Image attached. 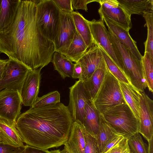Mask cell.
Instances as JSON below:
<instances>
[{"label": "cell", "instance_id": "30bf717a", "mask_svg": "<svg viewBox=\"0 0 153 153\" xmlns=\"http://www.w3.org/2000/svg\"><path fill=\"white\" fill-rule=\"evenodd\" d=\"M69 89V103L67 106L73 122L79 121L82 124L85 106L91 99L81 81H76Z\"/></svg>", "mask_w": 153, "mask_h": 153}, {"label": "cell", "instance_id": "f1b7e54d", "mask_svg": "<svg viewBox=\"0 0 153 153\" xmlns=\"http://www.w3.org/2000/svg\"><path fill=\"white\" fill-rule=\"evenodd\" d=\"M99 47L102 53L107 68L109 71L119 81L131 84L123 72L117 66L103 50L99 46Z\"/></svg>", "mask_w": 153, "mask_h": 153}, {"label": "cell", "instance_id": "7bdbcfd3", "mask_svg": "<svg viewBox=\"0 0 153 153\" xmlns=\"http://www.w3.org/2000/svg\"><path fill=\"white\" fill-rule=\"evenodd\" d=\"M60 152L59 149L49 151V153H60Z\"/></svg>", "mask_w": 153, "mask_h": 153}, {"label": "cell", "instance_id": "e0dca14e", "mask_svg": "<svg viewBox=\"0 0 153 153\" xmlns=\"http://www.w3.org/2000/svg\"><path fill=\"white\" fill-rule=\"evenodd\" d=\"M83 125L79 121L74 122L64 148L70 153H84L85 141Z\"/></svg>", "mask_w": 153, "mask_h": 153}, {"label": "cell", "instance_id": "f6af8a7d", "mask_svg": "<svg viewBox=\"0 0 153 153\" xmlns=\"http://www.w3.org/2000/svg\"><path fill=\"white\" fill-rule=\"evenodd\" d=\"M2 142H3L2 141V140H1V138H0V143H2Z\"/></svg>", "mask_w": 153, "mask_h": 153}, {"label": "cell", "instance_id": "4dcf8cb0", "mask_svg": "<svg viewBox=\"0 0 153 153\" xmlns=\"http://www.w3.org/2000/svg\"><path fill=\"white\" fill-rule=\"evenodd\" d=\"M128 143L132 153H148V146L144 143L139 133L129 138Z\"/></svg>", "mask_w": 153, "mask_h": 153}, {"label": "cell", "instance_id": "9a60e30c", "mask_svg": "<svg viewBox=\"0 0 153 153\" xmlns=\"http://www.w3.org/2000/svg\"><path fill=\"white\" fill-rule=\"evenodd\" d=\"M41 68L32 70L28 74L20 94L22 104L31 107L38 98L41 82Z\"/></svg>", "mask_w": 153, "mask_h": 153}, {"label": "cell", "instance_id": "52a82bcc", "mask_svg": "<svg viewBox=\"0 0 153 153\" xmlns=\"http://www.w3.org/2000/svg\"><path fill=\"white\" fill-rule=\"evenodd\" d=\"M88 23L94 43L101 47L123 71L121 57L104 22L100 20L93 19L91 21L88 20Z\"/></svg>", "mask_w": 153, "mask_h": 153}, {"label": "cell", "instance_id": "74e56055", "mask_svg": "<svg viewBox=\"0 0 153 153\" xmlns=\"http://www.w3.org/2000/svg\"><path fill=\"white\" fill-rule=\"evenodd\" d=\"M125 137L123 135L120 133L114 135L106 143L102 153H105Z\"/></svg>", "mask_w": 153, "mask_h": 153}, {"label": "cell", "instance_id": "8992f818", "mask_svg": "<svg viewBox=\"0 0 153 153\" xmlns=\"http://www.w3.org/2000/svg\"><path fill=\"white\" fill-rule=\"evenodd\" d=\"M108 32L113 42L121 57L123 71L131 84L140 92L147 87L144 78L141 61L138 60L119 41L110 30Z\"/></svg>", "mask_w": 153, "mask_h": 153}, {"label": "cell", "instance_id": "4316f807", "mask_svg": "<svg viewBox=\"0 0 153 153\" xmlns=\"http://www.w3.org/2000/svg\"><path fill=\"white\" fill-rule=\"evenodd\" d=\"M119 133L105 120L102 114H100V127L95 136L100 153H102L107 141L114 135Z\"/></svg>", "mask_w": 153, "mask_h": 153}, {"label": "cell", "instance_id": "2e32d148", "mask_svg": "<svg viewBox=\"0 0 153 153\" xmlns=\"http://www.w3.org/2000/svg\"><path fill=\"white\" fill-rule=\"evenodd\" d=\"M100 15V20L105 23L108 30L113 33L120 43L138 60L141 61L143 56L138 49L136 42L131 36L129 33V30L116 23L105 16Z\"/></svg>", "mask_w": 153, "mask_h": 153}, {"label": "cell", "instance_id": "4fadbf2b", "mask_svg": "<svg viewBox=\"0 0 153 153\" xmlns=\"http://www.w3.org/2000/svg\"><path fill=\"white\" fill-rule=\"evenodd\" d=\"M76 31L71 13L61 11L59 32L58 38L54 43L55 52L65 56Z\"/></svg>", "mask_w": 153, "mask_h": 153}, {"label": "cell", "instance_id": "ac0fdd59", "mask_svg": "<svg viewBox=\"0 0 153 153\" xmlns=\"http://www.w3.org/2000/svg\"><path fill=\"white\" fill-rule=\"evenodd\" d=\"M21 0H0V33L13 22Z\"/></svg>", "mask_w": 153, "mask_h": 153}, {"label": "cell", "instance_id": "8d00e7d4", "mask_svg": "<svg viewBox=\"0 0 153 153\" xmlns=\"http://www.w3.org/2000/svg\"><path fill=\"white\" fill-rule=\"evenodd\" d=\"M96 0H71L72 7L73 10L82 9L87 11V5Z\"/></svg>", "mask_w": 153, "mask_h": 153}, {"label": "cell", "instance_id": "b9f144b4", "mask_svg": "<svg viewBox=\"0 0 153 153\" xmlns=\"http://www.w3.org/2000/svg\"><path fill=\"white\" fill-rule=\"evenodd\" d=\"M148 153H153V137L149 141Z\"/></svg>", "mask_w": 153, "mask_h": 153}, {"label": "cell", "instance_id": "6da1fadb", "mask_svg": "<svg viewBox=\"0 0 153 153\" xmlns=\"http://www.w3.org/2000/svg\"><path fill=\"white\" fill-rule=\"evenodd\" d=\"M36 0H21L12 23L0 33V52L32 70L51 62L54 43L44 36L36 24Z\"/></svg>", "mask_w": 153, "mask_h": 153}, {"label": "cell", "instance_id": "ab89813d", "mask_svg": "<svg viewBox=\"0 0 153 153\" xmlns=\"http://www.w3.org/2000/svg\"><path fill=\"white\" fill-rule=\"evenodd\" d=\"M82 73V69L80 65L77 62L74 64L71 77L74 79L80 78Z\"/></svg>", "mask_w": 153, "mask_h": 153}, {"label": "cell", "instance_id": "f35d334b", "mask_svg": "<svg viewBox=\"0 0 153 153\" xmlns=\"http://www.w3.org/2000/svg\"><path fill=\"white\" fill-rule=\"evenodd\" d=\"M48 150H44L33 146L25 145L23 150L20 153H49Z\"/></svg>", "mask_w": 153, "mask_h": 153}, {"label": "cell", "instance_id": "7c38bea8", "mask_svg": "<svg viewBox=\"0 0 153 153\" xmlns=\"http://www.w3.org/2000/svg\"><path fill=\"white\" fill-rule=\"evenodd\" d=\"M139 94V133L148 141L153 137V101L144 91Z\"/></svg>", "mask_w": 153, "mask_h": 153}, {"label": "cell", "instance_id": "ee69618b", "mask_svg": "<svg viewBox=\"0 0 153 153\" xmlns=\"http://www.w3.org/2000/svg\"><path fill=\"white\" fill-rule=\"evenodd\" d=\"M60 153H70L65 148L60 151Z\"/></svg>", "mask_w": 153, "mask_h": 153}, {"label": "cell", "instance_id": "836d02e7", "mask_svg": "<svg viewBox=\"0 0 153 153\" xmlns=\"http://www.w3.org/2000/svg\"><path fill=\"white\" fill-rule=\"evenodd\" d=\"M128 140L125 137L104 153H132L128 145Z\"/></svg>", "mask_w": 153, "mask_h": 153}, {"label": "cell", "instance_id": "44dd1931", "mask_svg": "<svg viewBox=\"0 0 153 153\" xmlns=\"http://www.w3.org/2000/svg\"><path fill=\"white\" fill-rule=\"evenodd\" d=\"M108 70L104 60L101 65L96 70L89 78L82 81L85 88L92 101L99 89Z\"/></svg>", "mask_w": 153, "mask_h": 153}, {"label": "cell", "instance_id": "1f68e13d", "mask_svg": "<svg viewBox=\"0 0 153 153\" xmlns=\"http://www.w3.org/2000/svg\"><path fill=\"white\" fill-rule=\"evenodd\" d=\"M60 96L57 91L50 92L37 100L31 107L45 106L60 102Z\"/></svg>", "mask_w": 153, "mask_h": 153}, {"label": "cell", "instance_id": "484cf974", "mask_svg": "<svg viewBox=\"0 0 153 153\" xmlns=\"http://www.w3.org/2000/svg\"><path fill=\"white\" fill-rule=\"evenodd\" d=\"M88 48L76 30L65 56L72 62H77Z\"/></svg>", "mask_w": 153, "mask_h": 153}, {"label": "cell", "instance_id": "f546056e", "mask_svg": "<svg viewBox=\"0 0 153 153\" xmlns=\"http://www.w3.org/2000/svg\"><path fill=\"white\" fill-rule=\"evenodd\" d=\"M143 16L146 22L147 29V39L144 42L145 52L149 53L153 59V13H145Z\"/></svg>", "mask_w": 153, "mask_h": 153}, {"label": "cell", "instance_id": "d590c367", "mask_svg": "<svg viewBox=\"0 0 153 153\" xmlns=\"http://www.w3.org/2000/svg\"><path fill=\"white\" fill-rule=\"evenodd\" d=\"M25 147L14 146L2 142L0 143V153H20Z\"/></svg>", "mask_w": 153, "mask_h": 153}, {"label": "cell", "instance_id": "d6a6232c", "mask_svg": "<svg viewBox=\"0 0 153 153\" xmlns=\"http://www.w3.org/2000/svg\"><path fill=\"white\" fill-rule=\"evenodd\" d=\"M83 130L85 141L84 153H100L95 136L87 131L83 126Z\"/></svg>", "mask_w": 153, "mask_h": 153}, {"label": "cell", "instance_id": "603a6c76", "mask_svg": "<svg viewBox=\"0 0 153 153\" xmlns=\"http://www.w3.org/2000/svg\"><path fill=\"white\" fill-rule=\"evenodd\" d=\"M119 83L126 102L129 107L136 117L139 120V91L130 83L120 81Z\"/></svg>", "mask_w": 153, "mask_h": 153}, {"label": "cell", "instance_id": "5bb4252c", "mask_svg": "<svg viewBox=\"0 0 153 153\" xmlns=\"http://www.w3.org/2000/svg\"><path fill=\"white\" fill-rule=\"evenodd\" d=\"M104 62L99 48L95 44L88 49L77 62L82 69L81 75L79 80L83 81L88 79Z\"/></svg>", "mask_w": 153, "mask_h": 153}, {"label": "cell", "instance_id": "60d3db41", "mask_svg": "<svg viewBox=\"0 0 153 153\" xmlns=\"http://www.w3.org/2000/svg\"><path fill=\"white\" fill-rule=\"evenodd\" d=\"M8 59H0V81L4 74L5 67Z\"/></svg>", "mask_w": 153, "mask_h": 153}, {"label": "cell", "instance_id": "ba28073f", "mask_svg": "<svg viewBox=\"0 0 153 153\" xmlns=\"http://www.w3.org/2000/svg\"><path fill=\"white\" fill-rule=\"evenodd\" d=\"M32 70L20 62L9 59L0 81V91L7 89L17 91L20 93L26 78Z\"/></svg>", "mask_w": 153, "mask_h": 153}, {"label": "cell", "instance_id": "5b68a950", "mask_svg": "<svg viewBox=\"0 0 153 153\" xmlns=\"http://www.w3.org/2000/svg\"><path fill=\"white\" fill-rule=\"evenodd\" d=\"M93 102L101 114L114 106L126 102L119 81L108 69Z\"/></svg>", "mask_w": 153, "mask_h": 153}, {"label": "cell", "instance_id": "83f0119b", "mask_svg": "<svg viewBox=\"0 0 153 153\" xmlns=\"http://www.w3.org/2000/svg\"><path fill=\"white\" fill-rule=\"evenodd\" d=\"M141 62L144 78L147 87L151 92L153 91V59L149 53L145 52Z\"/></svg>", "mask_w": 153, "mask_h": 153}, {"label": "cell", "instance_id": "d6986e66", "mask_svg": "<svg viewBox=\"0 0 153 153\" xmlns=\"http://www.w3.org/2000/svg\"><path fill=\"white\" fill-rule=\"evenodd\" d=\"M0 138L3 142L12 146L25 147L16 123L0 118Z\"/></svg>", "mask_w": 153, "mask_h": 153}, {"label": "cell", "instance_id": "3957f363", "mask_svg": "<svg viewBox=\"0 0 153 153\" xmlns=\"http://www.w3.org/2000/svg\"><path fill=\"white\" fill-rule=\"evenodd\" d=\"M36 2V25L41 34L54 43L59 32L61 11L53 0Z\"/></svg>", "mask_w": 153, "mask_h": 153}, {"label": "cell", "instance_id": "7a4b0ae2", "mask_svg": "<svg viewBox=\"0 0 153 153\" xmlns=\"http://www.w3.org/2000/svg\"><path fill=\"white\" fill-rule=\"evenodd\" d=\"M73 122L68 106L60 102L30 107L20 115L16 126L26 145L46 150L64 145Z\"/></svg>", "mask_w": 153, "mask_h": 153}, {"label": "cell", "instance_id": "7402d4cb", "mask_svg": "<svg viewBox=\"0 0 153 153\" xmlns=\"http://www.w3.org/2000/svg\"><path fill=\"white\" fill-rule=\"evenodd\" d=\"M130 15L153 13V0H117Z\"/></svg>", "mask_w": 153, "mask_h": 153}, {"label": "cell", "instance_id": "9c48e42d", "mask_svg": "<svg viewBox=\"0 0 153 153\" xmlns=\"http://www.w3.org/2000/svg\"><path fill=\"white\" fill-rule=\"evenodd\" d=\"M22 105L18 91L7 89L0 91V118L16 123L21 114Z\"/></svg>", "mask_w": 153, "mask_h": 153}, {"label": "cell", "instance_id": "8fae6325", "mask_svg": "<svg viewBox=\"0 0 153 153\" xmlns=\"http://www.w3.org/2000/svg\"><path fill=\"white\" fill-rule=\"evenodd\" d=\"M100 4V15L106 16L116 23L130 30L132 27L131 16L117 0H96Z\"/></svg>", "mask_w": 153, "mask_h": 153}, {"label": "cell", "instance_id": "ffe728a7", "mask_svg": "<svg viewBox=\"0 0 153 153\" xmlns=\"http://www.w3.org/2000/svg\"><path fill=\"white\" fill-rule=\"evenodd\" d=\"M100 122V113L90 99L85 106L82 125L87 131L95 136L99 129Z\"/></svg>", "mask_w": 153, "mask_h": 153}, {"label": "cell", "instance_id": "277c9868", "mask_svg": "<svg viewBox=\"0 0 153 153\" xmlns=\"http://www.w3.org/2000/svg\"><path fill=\"white\" fill-rule=\"evenodd\" d=\"M117 132L128 139L139 133V120L126 102L114 106L101 114Z\"/></svg>", "mask_w": 153, "mask_h": 153}, {"label": "cell", "instance_id": "d4e9b609", "mask_svg": "<svg viewBox=\"0 0 153 153\" xmlns=\"http://www.w3.org/2000/svg\"><path fill=\"white\" fill-rule=\"evenodd\" d=\"M51 62L54 70L56 71L63 79L67 77H71L74 64L65 55L55 52Z\"/></svg>", "mask_w": 153, "mask_h": 153}, {"label": "cell", "instance_id": "cb8c5ba5", "mask_svg": "<svg viewBox=\"0 0 153 153\" xmlns=\"http://www.w3.org/2000/svg\"><path fill=\"white\" fill-rule=\"evenodd\" d=\"M76 29L88 48L93 45L94 43L88 20L77 11L71 13Z\"/></svg>", "mask_w": 153, "mask_h": 153}, {"label": "cell", "instance_id": "e575fe53", "mask_svg": "<svg viewBox=\"0 0 153 153\" xmlns=\"http://www.w3.org/2000/svg\"><path fill=\"white\" fill-rule=\"evenodd\" d=\"M53 1L61 11L69 13L74 11L72 7L71 0Z\"/></svg>", "mask_w": 153, "mask_h": 153}]
</instances>
